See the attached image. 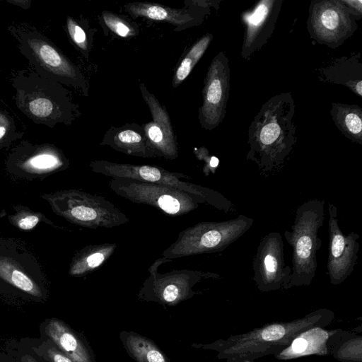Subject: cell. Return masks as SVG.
Instances as JSON below:
<instances>
[{"instance_id":"obj_1","label":"cell","mask_w":362,"mask_h":362,"mask_svg":"<svg viewBox=\"0 0 362 362\" xmlns=\"http://www.w3.org/2000/svg\"><path fill=\"white\" fill-rule=\"evenodd\" d=\"M11 83L18 109L36 124L49 127L59 124L71 125L81 115L78 105L64 85L34 71H18Z\"/></svg>"},{"instance_id":"obj_2","label":"cell","mask_w":362,"mask_h":362,"mask_svg":"<svg viewBox=\"0 0 362 362\" xmlns=\"http://www.w3.org/2000/svg\"><path fill=\"white\" fill-rule=\"evenodd\" d=\"M324 219V200L311 199L296 209L291 230L284 233L292 248L291 273L286 286L309 284L315 276L317 254L322 246L318 232Z\"/></svg>"},{"instance_id":"obj_3","label":"cell","mask_w":362,"mask_h":362,"mask_svg":"<svg viewBox=\"0 0 362 362\" xmlns=\"http://www.w3.org/2000/svg\"><path fill=\"white\" fill-rule=\"evenodd\" d=\"M20 52L40 76L88 95V84L81 69L41 33L34 28L9 26Z\"/></svg>"},{"instance_id":"obj_4","label":"cell","mask_w":362,"mask_h":362,"mask_svg":"<svg viewBox=\"0 0 362 362\" xmlns=\"http://www.w3.org/2000/svg\"><path fill=\"white\" fill-rule=\"evenodd\" d=\"M253 223L252 218L240 214L228 221L196 223L181 230L161 257L171 260L221 252L249 230Z\"/></svg>"},{"instance_id":"obj_5","label":"cell","mask_w":362,"mask_h":362,"mask_svg":"<svg viewBox=\"0 0 362 362\" xmlns=\"http://www.w3.org/2000/svg\"><path fill=\"white\" fill-rule=\"evenodd\" d=\"M89 167L93 172L111 178H132L170 186L198 197L205 203L225 212L233 209L232 203L218 192L181 180L182 178H190L182 173L170 172L156 165L118 163L105 160H92Z\"/></svg>"},{"instance_id":"obj_6","label":"cell","mask_w":362,"mask_h":362,"mask_svg":"<svg viewBox=\"0 0 362 362\" xmlns=\"http://www.w3.org/2000/svg\"><path fill=\"white\" fill-rule=\"evenodd\" d=\"M108 186L125 199L156 208L175 217L187 214L200 203H205L202 199L175 187L132 178H111Z\"/></svg>"},{"instance_id":"obj_7","label":"cell","mask_w":362,"mask_h":362,"mask_svg":"<svg viewBox=\"0 0 362 362\" xmlns=\"http://www.w3.org/2000/svg\"><path fill=\"white\" fill-rule=\"evenodd\" d=\"M170 261L160 257L148 268L149 275L137 295L139 300L174 306L192 298L196 293L193 287L202 279L217 276L210 272L187 269L159 274L158 267Z\"/></svg>"},{"instance_id":"obj_8","label":"cell","mask_w":362,"mask_h":362,"mask_svg":"<svg viewBox=\"0 0 362 362\" xmlns=\"http://www.w3.org/2000/svg\"><path fill=\"white\" fill-rule=\"evenodd\" d=\"M66 214L90 229L112 228L129 223V218L100 195L74 191L67 194Z\"/></svg>"},{"instance_id":"obj_9","label":"cell","mask_w":362,"mask_h":362,"mask_svg":"<svg viewBox=\"0 0 362 362\" xmlns=\"http://www.w3.org/2000/svg\"><path fill=\"white\" fill-rule=\"evenodd\" d=\"M229 69L222 52L212 60L202 90L203 103L198 118L202 128L212 130L223 119L229 89Z\"/></svg>"},{"instance_id":"obj_10","label":"cell","mask_w":362,"mask_h":362,"mask_svg":"<svg viewBox=\"0 0 362 362\" xmlns=\"http://www.w3.org/2000/svg\"><path fill=\"white\" fill-rule=\"evenodd\" d=\"M329 248L327 269L330 281L337 284L344 281L354 270L360 248L358 233H343L340 228L337 209L328 204Z\"/></svg>"},{"instance_id":"obj_11","label":"cell","mask_w":362,"mask_h":362,"mask_svg":"<svg viewBox=\"0 0 362 362\" xmlns=\"http://www.w3.org/2000/svg\"><path fill=\"white\" fill-rule=\"evenodd\" d=\"M254 279L265 288L286 283L291 267L285 264L282 235L271 232L261 240L252 262Z\"/></svg>"},{"instance_id":"obj_12","label":"cell","mask_w":362,"mask_h":362,"mask_svg":"<svg viewBox=\"0 0 362 362\" xmlns=\"http://www.w3.org/2000/svg\"><path fill=\"white\" fill-rule=\"evenodd\" d=\"M139 89L147 104L152 120L142 124L148 141L156 158L175 160L178 157V143L168 111L144 83Z\"/></svg>"},{"instance_id":"obj_13","label":"cell","mask_w":362,"mask_h":362,"mask_svg":"<svg viewBox=\"0 0 362 362\" xmlns=\"http://www.w3.org/2000/svg\"><path fill=\"white\" fill-rule=\"evenodd\" d=\"M186 6L174 8L151 2H130L124 6L125 11L135 19L145 18L169 23L175 26V31H181L202 23L206 13L204 6L197 1H185Z\"/></svg>"},{"instance_id":"obj_14","label":"cell","mask_w":362,"mask_h":362,"mask_svg":"<svg viewBox=\"0 0 362 362\" xmlns=\"http://www.w3.org/2000/svg\"><path fill=\"white\" fill-rule=\"evenodd\" d=\"M348 7L338 1L317 4L313 13L312 25L318 38L329 42L344 37L351 32L352 23Z\"/></svg>"},{"instance_id":"obj_15","label":"cell","mask_w":362,"mask_h":362,"mask_svg":"<svg viewBox=\"0 0 362 362\" xmlns=\"http://www.w3.org/2000/svg\"><path fill=\"white\" fill-rule=\"evenodd\" d=\"M100 145L110 146L117 151L129 156L146 158H156L143 127L136 123L110 127L105 133Z\"/></svg>"},{"instance_id":"obj_16","label":"cell","mask_w":362,"mask_h":362,"mask_svg":"<svg viewBox=\"0 0 362 362\" xmlns=\"http://www.w3.org/2000/svg\"><path fill=\"white\" fill-rule=\"evenodd\" d=\"M49 339L75 362H96L86 338L58 319H51L45 328Z\"/></svg>"},{"instance_id":"obj_17","label":"cell","mask_w":362,"mask_h":362,"mask_svg":"<svg viewBox=\"0 0 362 362\" xmlns=\"http://www.w3.org/2000/svg\"><path fill=\"white\" fill-rule=\"evenodd\" d=\"M119 339L129 356L136 362H169L151 339L132 331H122Z\"/></svg>"},{"instance_id":"obj_18","label":"cell","mask_w":362,"mask_h":362,"mask_svg":"<svg viewBox=\"0 0 362 362\" xmlns=\"http://www.w3.org/2000/svg\"><path fill=\"white\" fill-rule=\"evenodd\" d=\"M117 247L115 243L86 246L74 262L71 274L75 276H85L92 273L112 256Z\"/></svg>"},{"instance_id":"obj_19","label":"cell","mask_w":362,"mask_h":362,"mask_svg":"<svg viewBox=\"0 0 362 362\" xmlns=\"http://www.w3.org/2000/svg\"><path fill=\"white\" fill-rule=\"evenodd\" d=\"M211 39L212 35L208 33L192 46L176 69L173 78V87H177L187 78L206 50Z\"/></svg>"},{"instance_id":"obj_20","label":"cell","mask_w":362,"mask_h":362,"mask_svg":"<svg viewBox=\"0 0 362 362\" xmlns=\"http://www.w3.org/2000/svg\"><path fill=\"white\" fill-rule=\"evenodd\" d=\"M275 1H261L252 13L247 14L245 21L247 24V32L245 46L254 45L260 34L265 30L272 17V9Z\"/></svg>"},{"instance_id":"obj_21","label":"cell","mask_w":362,"mask_h":362,"mask_svg":"<svg viewBox=\"0 0 362 362\" xmlns=\"http://www.w3.org/2000/svg\"><path fill=\"white\" fill-rule=\"evenodd\" d=\"M101 18L110 30L121 37H134L139 33L138 25H134L127 18L111 11H103Z\"/></svg>"},{"instance_id":"obj_22","label":"cell","mask_w":362,"mask_h":362,"mask_svg":"<svg viewBox=\"0 0 362 362\" xmlns=\"http://www.w3.org/2000/svg\"><path fill=\"white\" fill-rule=\"evenodd\" d=\"M66 28L74 45L76 46L86 58H88L92 45L83 27L76 20L69 16L66 18Z\"/></svg>"},{"instance_id":"obj_23","label":"cell","mask_w":362,"mask_h":362,"mask_svg":"<svg viewBox=\"0 0 362 362\" xmlns=\"http://www.w3.org/2000/svg\"><path fill=\"white\" fill-rule=\"evenodd\" d=\"M341 112L344 114L340 118L339 124L349 132V135L354 136L356 141L361 143L362 130L361 113L350 108L344 109Z\"/></svg>"},{"instance_id":"obj_24","label":"cell","mask_w":362,"mask_h":362,"mask_svg":"<svg viewBox=\"0 0 362 362\" xmlns=\"http://www.w3.org/2000/svg\"><path fill=\"white\" fill-rule=\"evenodd\" d=\"M28 163L35 169H51L62 165V161L57 155L50 153H42L29 159Z\"/></svg>"},{"instance_id":"obj_25","label":"cell","mask_w":362,"mask_h":362,"mask_svg":"<svg viewBox=\"0 0 362 362\" xmlns=\"http://www.w3.org/2000/svg\"><path fill=\"white\" fill-rule=\"evenodd\" d=\"M40 350H42V354L45 356V358L48 362H75L52 341L51 343L48 341V344L47 343L44 344Z\"/></svg>"},{"instance_id":"obj_26","label":"cell","mask_w":362,"mask_h":362,"mask_svg":"<svg viewBox=\"0 0 362 362\" xmlns=\"http://www.w3.org/2000/svg\"><path fill=\"white\" fill-rule=\"evenodd\" d=\"M11 282L20 289L32 293L36 294L37 291L31 280L24 274L18 270H14L11 276Z\"/></svg>"},{"instance_id":"obj_27","label":"cell","mask_w":362,"mask_h":362,"mask_svg":"<svg viewBox=\"0 0 362 362\" xmlns=\"http://www.w3.org/2000/svg\"><path fill=\"white\" fill-rule=\"evenodd\" d=\"M18 133L22 132L17 131L13 118L9 117L6 112L4 113L0 111V141L7 136H11L12 134L17 135Z\"/></svg>"},{"instance_id":"obj_28","label":"cell","mask_w":362,"mask_h":362,"mask_svg":"<svg viewBox=\"0 0 362 362\" xmlns=\"http://www.w3.org/2000/svg\"><path fill=\"white\" fill-rule=\"evenodd\" d=\"M285 334V329L280 325H273L266 327L262 332V337L265 341L280 339Z\"/></svg>"},{"instance_id":"obj_29","label":"cell","mask_w":362,"mask_h":362,"mask_svg":"<svg viewBox=\"0 0 362 362\" xmlns=\"http://www.w3.org/2000/svg\"><path fill=\"white\" fill-rule=\"evenodd\" d=\"M194 153L196 154L197 157L199 158V159H204L206 160V164L204 165V172L206 175H208L209 173H215V170L218 167L219 163V160L216 157L207 156L206 158L202 148L200 149H194Z\"/></svg>"},{"instance_id":"obj_30","label":"cell","mask_w":362,"mask_h":362,"mask_svg":"<svg viewBox=\"0 0 362 362\" xmlns=\"http://www.w3.org/2000/svg\"><path fill=\"white\" fill-rule=\"evenodd\" d=\"M39 221V218L36 216H26L18 221V226L21 228L28 230L33 228Z\"/></svg>"},{"instance_id":"obj_31","label":"cell","mask_w":362,"mask_h":362,"mask_svg":"<svg viewBox=\"0 0 362 362\" xmlns=\"http://www.w3.org/2000/svg\"><path fill=\"white\" fill-rule=\"evenodd\" d=\"M307 346V341L302 338L296 339L293 342V349L296 352L303 351Z\"/></svg>"},{"instance_id":"obj_32","label":"cell","mask_w":362,"mask_h":362,"mask_svg":"<svg viewBox=\"0 0 362 362\" xmlns=\"http://www.w3.org/2000/svg\"><path fill=\"white\" fill-rule=\"evenodd\" d=\"M343 3L346 4L348 7L352 8V11H358L361 14V1H344Z\"/></svg>"},{"instance_id":"obj_33","label":"cell","mask_w":362,"mask_h":362,"mask_svg":"<svg viewBox=\"0 0 362 362\" xmlns=\"http://www.w3.org/2000/svg\"><path fill=\"white\" fill-rule=\"evenodd\" d=\"M23 362H37L34 358L30 355H25L22 358Z\"/></svg>"}]
</instances>
